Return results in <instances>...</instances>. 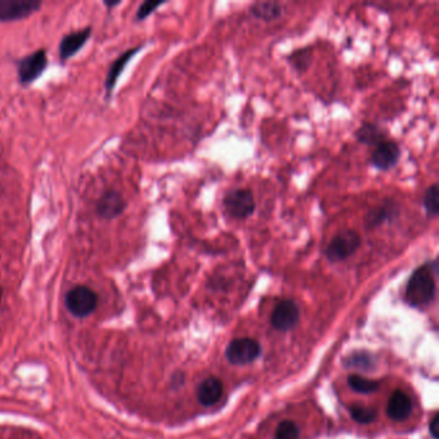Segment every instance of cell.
Returning a JSON list of instances; mask_svg holds the SVG:
<instances>
[{"instance_id": "cell-1", "label": "cell", "mask_w": 439, "mask_h": 439, "mask_svg": "<svg viewBox=\"0 0 439 439\" xmlns=\"http://www.w3.org/2000/svg\"><path fill=\"white\" fill-rule=\"evenodd\" d=\"M437 260L427 262L413 271L404 292V299L411 307L428 305L436 296Z\"/></svg>"}, {"instance_id": "cell-2", "label": "cell", "mask_w": 439, "mask_h": 439, "mask_svg": "<svg viewBox=\"0 0 439 439\" xmlns=\"http://www.w3.org/2000/svg\"><path fill=\"white\" fill-rule=\"evenodd\" d=\"M362 244V238L355 229H344L329 242L325 249V256L329 262L338 263L348 259L357 251Z\"/></svg>"}, {"instance_id": "cell-3", "label": "cell", "mask_w": 439, "mask_h": 439, "mask_svg": "<svg viewBox=\"0 0 439 439\" xmlns=\"http://www.w3.org/2000/svg\"><path fill=\"white\" fill-rule=\"evenodd\" d=\"M223 206L231 218L245 220L250 218L256 211V199L250 190L236 188L226 193L223 199Z\"/></svg>"}, {"instance_id": "cell-4", "label": "cell", "mask_w": 439, "mask_h": 439, "mask_svg": "<svg viewBox=\"0 0 439 439\" xmlns=\"http://www.w3.org/2000/svg\"><path fill=\"white\" fill-rule=\"evenodd\" d=\"M98 304L97 294L88 286H75L66 295V307L75 317H88Z\"/></svg>"}, {"instance_id": "cell-5", "label": "cell", "mask_w": 439, "mask_h": 439, "mask_svg": "<svg viewBox=\"0 0 439 439\" xmlns=\"http://www.w3.org/2000/svg\"><path fill=\"white\" fill-rule=\"evenodd\" d=\"M262 348L253 339H236L231 341L226 350V357L232 365L242 366L254 362L260 356Z\"/></svg>"}, {"instance_id": "cell-6", "label": "cell", "mask_w": 439, "mask_h": 439, "mask_svg": "<svg viewBox=\"0 0 439 439\" xmlns=\"http://www.w3.org/2000/svg\"><path fill=\"white\" fill-rule=\"evenodd\" d=\"M46 64H48V57L44 49H40L35 53L22 58L17 64L19 82L26 85L37 80V78L44 73Z\"/></svg>"}, {"instance_id": "cell-7", "label": "cell", "mask_w": 439, "mask_h": 439, "mask_svg": "<svg viewBox=\"0 0 439 439\" xmlns=\"http://www.w3.org/2000/svg\"><path fill=\"white\" fill-rule=\"evenodd\" d=\"M37 0H0V21L10 22L31 16L40 8Z\"/></svg>"}, {"instance_id": "cell-8", "label": "cell", "mask_w": 439, "mask_h": 439, "mask_svg": "<svg viewBox=\"0 0 439 439\" xmlns=\"http://www.w3.org/2000/svg\"><path fill=\"white\" fill-rule=\"evenodd\" d=\"M401 157V148L400 146L389 139H384L380 142L371 155V164L375 166L377 170L386 172L394 168Z\"/></svg>"}, {"instance_id": "cell-9", "label": "cell", "mask_w": 439, "mask_h": 439, "mask_svg": "<svg viewBox=\"0 0 439 439\" xmlns=\"http://www.w3.org/2000/svg\"><path fill=\"white\" fill-rule=\"evenodd\" d=\"M299 308L293 301H284L276 305L271 316V322L275 329L287 331L293 329L299 321Z\"/></svg>"}, {"instance_id": "cell-10", "label": "cell", "mask_w": 439, "mask_h": 439, "mask_svg": "<svg viewBox=\"0 0 439 439\" xmlns=\"http://www.w3.org/2000/svg\"><path fill=\"white\" fill-rule=\"evenodd\" d=\"M400 215L398 206L393 201H385L382 205L370 209L364 220V227L366 229H375L383 226L386 222H392Z\"/></svg>"}, {"instance_id": "cell-11", "label": "cell", "mask_w": 439, "mask_h": 439, "mask_svg": "<svg viewBox=\"0 0 439 439\" xmlns=\"http://www.w3.org/2000/svg\"><path fill=\"white\" fill-rule=\"evenodd\" d=\"M125 210V200L116 191H107L97 202V213L105 220H114Z\"/></svg>"}, {"instance_id": "cell-12", "label": "cell", "mask_w": 439, "mask_h": 439, "mask_svg": "<svg viewBox=\"0 0 439 439\" xmlns=\"http://www.w3.org/2000/svg\"><path fill=\"white\" fill-rule=\"evenodd\" d=\"M412 411L411 398L402 391H395L386 407V415L393 421H404Z\"/></svg>"}, {"instance_id": "cell-13", "label": "cell", "mask_w": 439, "mask_h": 439, "mask_svg": "<svg viewBox=\"0 0 439 439\" xmlns=\"http://www.w3.org/2000/svg\"><path fill=\"white\" fill-rule=\"evenodd\" d=\"M91 37V28L80 30L76 33H71L62 39L60 44V58L64 62L73 57L75 53H78L82 49L87 40Z\"/></svg>"}, {"instance_id": "cell-14", "label": "cell", "mask_w": 439, "mask_h": 439, "mask_svg": "<svg viewBox=\"0 0 439 439\" xmlns=\"http://www.w3.org/2000/svg\"><path fill=\"white\" fill-rule=\"evenodd\" d=\"M249 13L256 19L272 22L284 15V8L277 1H256L250 6Z\"/></svg>"}, {"instance_id": "cell-15", "label": "cell", "mask_w": 439, "mask_h": 439, "mask_svg": "<svg viewBox=\"0 0 439 439\" xmlns=\"http://www.w3.org/2000/svg\"><path fill=\"white\" fill-rule=\"evenodd\" d=\"M223 393V384L217 377H209L204 380L197 388V400L204 406H213L220 402Z\"/></svg>"}, {"instance_id": "cell-16", "label": "cell", "mask_w": 439, "mask_h": 439, "mask_svg": "<svg viewBox=\"0 0 439 439\" xmlns=\"http://www.w3.org/2000/svg\"><path fill=\"white\" fill-rule=\"evenodd\" d=\"M142 46H137V48H133V49H129L125 53L120 55L119 58L112 64L110 67V71L107 73V78H106V82H105V87H106V91L107 94H110L112 92V89L115 88L116 82L120 78V75L123 73V70L125 69V66L128 64L130 58L133 55H136L138 53V51L141 49Z\"/></svg>"}, {"instance_id": "cell-17", "label": "cell", "mask_w": 439, "mask_h": 439, "mask_svg": "<svg viewBox=\"0 0 439 439\" xmlns=\"http://www.w3.org/2000/svg\"><path fill=\"white\" fill-rule=\"evenodd\" d=\"M356 138L359 143H364L367 146H377L380 142L386 139L384 132L376 124H371V123H365L361 128L358 129L356 132Z\"/></svg>"}, {"instance_id": "cell-18", "label": "cell", "mask_w": 439, "mask_h": 439, "mask_svg": "<svg viewBox=\"0 0 439 439\" xmlns=\"http://www.w3.org/2000/svg\"><path fill=\"white\" fill-rule=\"evenodd\" d=\"M422 206L429 218H436L439 213V187L434 183L424 193Z\"/></svg>"}, {"instance_id": "cell-19", "label": "cell", "mask_w": 439, "mask_h": 439, "mask_svg": "<svg viewBox=\"0 0 439 439\" xmlns=\"http://www.w3.org/2000/svg\"><path fill=\"white\" fill-rule=\"evenodd\" d=\"M348 384L357 393L371 394L375 393L376 391L379 389L380 383L376 380H370L366 377H362V376L352 375L349 376V379H348Z\"/></svg>"}, {"instance_id": "cell-20", "label": "cell", "mask_w": 439, "mask_h": 439, "mask_svg": "<svg viewBox=\"0 0 439 439\" xmlns=\"http://www.w3.org/2000/svg\"><path fill=\"white\" fill-rule=\"evenodd\" d=\"M289 62L293 66L294 70L303 73L307 71L312 64V52L310 49H299L293 52V55L289 57Z\"/></svg>"}, {"instance_id": "cell-21", "label": "cell", "mask_w": 439, "mask_h": 439, "mask_svg": "<svg viewBox=\"0 0 439 439\" xmlns=\"http://www.w3.org/2000/svg\"><path fill=\"white\" fill-rule=\"evenodd\" d=\"M350 415L359 424H371L376 419L375 410L364 406H352Z\"/></svg>"}, {"instance_id": "cell-22", "label": "cell", "mask_w": 439, "mask_h": 439, "mask_svg": "<svg viewBox=\"0 0 439 439\" xmlns=\"http://www.w3.org/2000/svg\"><path fill=\"white\" fill-rule=\"evenodd\" d=\"M276 439H299V429L293 421H283L276 430Z\"/></svg>"}, {"instance_id": "cell-23", "label": "cell", "mask_w": 439, "mask_h": 439, "mask_svg": "<svg viewBox=\"0 0 439 439\" xmlns=\"http://www.w3.org/2000/svg\"><path fill=\"white\" fill-rule=\"evenodd\" d=\"M164 4V1H145L137 12V21H142V19H147L148 16H151L154 12H155L159 7H161Z\"/></svg>"}, {"instance_id": "cell-24", "label": "cell", "mask_w": 439, "mask_h": 439, "mask_svg": "<svg viewBox=\"0 0 439 439\" xmlns=\"http://www.w3.org/2000/svg\"><path fill=\"white\" fill-rule=\"evenodd\" d=\"M438 422H439L438 415H436V416L433 418V420H431V422H430V433H431V436H433V438L434 439H438V437H439Z\"/></svg>"}, {"instance_id": "cell-25", "label": "cell", "mask_w": 439, "mask_h": 439, "mask_svg": "<svg viewBox=\"0 0 439 439\" xmlns=\"http://www.w3.org/2000/svg\"><path fill=\"white\" fill-rule=\"evenodd\" d=\"M0 299H1V289H0Z\"/></svg>"}]
</instances>
